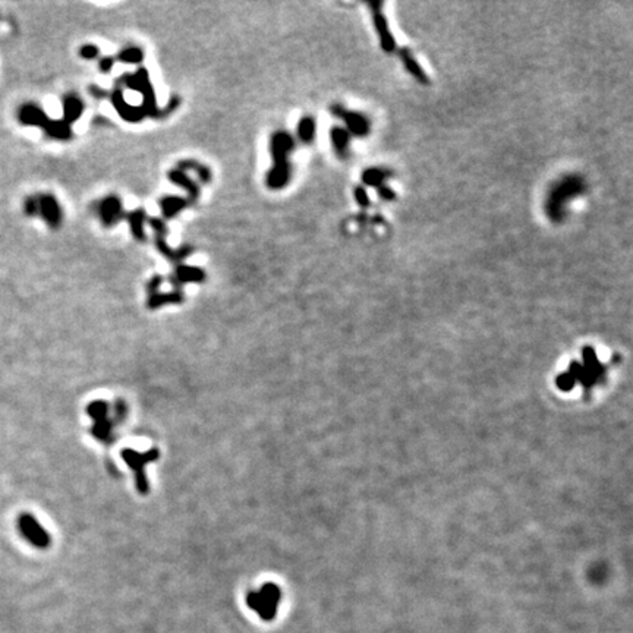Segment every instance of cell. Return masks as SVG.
<instances>
[{
    "instance_id": "1",
    "label": "cell",
    "mask_w": 633,
    "mask_h": 633,
    "mask_svg": "<svg viewBox=\"0 0 633 633\" xmlns=\"http://www.w3.org/2000/svg\"><path fill=\"white\" fill-rule=\"evenodd\" d=\"M295 148V141L284 131H277L270 138V154L273 158L271 170H268L266 182L270 190H282L291 181L289 153Z\"/></svg>"
},
{
    "instance_id": "2",
    "label": "cell",
    "mask_w": 633,
    "mask_h": 633,
    "mask_svg": "<svg viewBox=\"0 0 633 633\" xmlns=\"http://www.w3.org/2000/svg\"><path fill=\"white\" fill-rule=\"evenodd\" d=\"M585 192V181L578 175H569L553 185L547 195L545 211L553 222H562L565 219V210L572 198Z\"/></svg>"
},
{
    "instance_id": "3",
    "label": "cell",
    "mask_w": 633,
    "mask_h": 633,
    "mask_svg": "<svg viewBox=\"0 0 633 633\" xmlns=\"http://www.w3.org/2000/svg\"><path fill=\"white\" fill-rule=\"evenodd\" d=\"M282 601V591L276 584L267 582L260 589L247 594V606L264 622L275 620Z\"/></svg>"
},
{
    "instance_id": "4",
    "label": "cell",
    "mask_w": 633,
    "mask_h": 633,
    "mask_svg": "<svg viewBox=\"0 0 633 633\" xmlns=\"http://www.w3.org/2000/svg\"><path fill=\"white\" fill-rule=\"evenodd\" d=\"M122 84H125L126 87L132 89L135 91H139L142 94V109L146 112V114H150V116H157L160 110L157 107L155 103V96H154V89L150 82L148 72L146 69H138L137 74L134 75H125L121 79Z\"/></svg>"
},
{
    "instance_id": "5",
    "label": "cell",
    "mask_w": 633,
    "mask_h": 633,
    "mask_svg": "<svg viewBox=\"0 0 633 633\" xmlns=\"http://www.w3.org/2000/svg\"><path fill=\"white\" fill-rule=\"evenodd\" d=\"M122 457L126 462V465L131 466L135 472V481H137L138 491L141 494H147L148 482H147V475H146V465H148L158 459V450L153 449V450H148L147 453H139V452H135L131 449H125L122 452Z\"/></svg>"
},
{
    "instance_id": "6",
    "label": "cell",
    "mask_w": 633,
    "mask_h": 633,
    "mask_svg": "<svg viewBox=\"0 0 633 633\" xmlns=\"http://www.w3.org/2000/svg\"><path fill=\"white\" fill-rule=\"evenodd\" d=\"M89 415L91 416V420L94 421L93 425V436L98 438L100 441H110L113 437V427L114 421L110 418L109 415V405L103 400H97L93 402V404L87 409Z\"/></svg>"
},
{
    "instance_id": "7",
    "label": "cell",
    "mask_w": 633,
    "mask_h": 633,
    "mask_svg": "<svg viewBox=\"0 0 633 633\" xmlns=\"http://www.w3.org/2000/svg\"><path fill=\"white\" fill-rule=\"evenodd\" d=\"M18 529L21 535L37 549H46L50 545L49 532L30 513H22L18 519Z\"/></svg>"
},
{
    "instance_id": "8",
    "label": "cell",
    "mask_w": 633,
    "mask_h": 633,
    "mask_svg": "<svg viewBox=\"0 0 633 633\" xmlns=\"http://www.w3.org/2000/svg\"><path fill=\"white\" fill-rule=\"evenodd\" d=\"M368 6L371 8L372 22H374V26H376V30H377V33L380 36V43H381L383 50L387 52V53L395 52L396 41H395V38L392 36L390 28H388V22H387L386 17L383 15V12H381L383 2H369Z\"/></svg>"
},
{
    "instance_id": "9",
    "label": "cell",
    "mask_w": 633,
    "mask_h": 633,
    "mask_svg": "<svg viewBox=\"0 0 633 633\" xmlns=\"http://www.w3.org/2000/svg\"><path fill=\"white\" fill-rule=\"evenodd\" d=\"M97 214L106 227H112L123 218V206L119 197L107 195L97 204Z\"/></svg>"
},
{
    "instance_id": "10",
    "label": "cell",
    "mask_w": 633,
    "mask_h": 633,
    "mask_svg": "<svg viewBox=\"0 0 633 633\" xmlns=\"http://www.w3.org/2000/svg\"><path fill=\"white\" fill-rule=\"evenodd\" d=\"M332 112L336 114L337 118L343 119L344 123H346L349 134L356 135V137H365L369 132V122L365 116H363L361 113L356 112H348L344 110L342 106L335 105L332 107Z\"/></svg>"
},
{
    "instance_id": "11",
    "label": "cell",
    "mask_w": 633,
    "mask_h": 633,
    "mask_svg": "<svg viewBox=\"0 0 633 633\" xmlns=\"http://www.w3.org/2000/svg\"><path fill=\"white\" fill-rule=\"evenodd\" d=\"M110 98H112V103H113L114 109L118 110V113L121 114L122 119H125L128 122H139V121L144 119V116H146V112H144L142 106L141 107H134V106L126 103V100H125L123 93H122L121 89H114L110 93Z\"/></svg>"
},
{
    "instance_id": "12",
    "label": "cell",
    "mask_w": 633,
    "mask_h": 633,
    "mask_svg": "<svg viewBox=\"0 0 633 633\" xmlns=\"http://www.w3.org/2000/svg\"><path fill=\"white\" fill-rule=\"evenodd\" d=\"M170 279L175 286H181L185 283H203L206 279V273L203 268L179 264Z\"/></svg>"
},
{
    "instance_id": "13",
    "label": "cell",
    "mask_w": 633,
    "mask_h": 633,
    "mask_svg": "<svg viewBox=\"0 0 633 633\" xmlns=\"http://www.w3.org/2000/svg\"><path fill=\"white\" fill-rule=\"evenodd\" d=\"M167 178L170 182H174L175 185H179L182 186V188L188 192V197H190V203H194V201H197L199 198V188H198V185L185 174L183 170H179V169H174V170H170L169 174H167Z\"/></svg>"
},
{
    "instance_id": "14",
    "label": "cell",
    "mask_w": 633,
    "mask_h": 633,
    "mask_svg": "<svg viewBox=\"0 0 633 633\" xmlns=\"http://www.w3.org/2000/svg\"><path fill=\"white\" fill-rule=\"evenodd\" d=\"M158 206H160L163 218L166 220H170V219H174L176 214H179L185 207H188L190 203H188V199H185V198L167 195L158 201Z\"/></svg>"
},
{
    "instance_id": "15",
    "label": "cell",
    "mask_w": 633,
    "mask_h": 633,
    "mask_svg": "<svg viewBox=\"0 0 633 633\" xmlns=\"http://www.w3.org/2000/svg\"><path fill=\"white\" fill-rule=\"evenodd\" d=\"M147 222V214L144 211V208H137L128 214V224L129 229H131V234L137 241H146V232H144V224Z\"/></svg>"
},
{
    "instance_id": "16",
    "label": "cell",
    "mask_w": 633,
    "mask_h": 633,
    "mask_svg": "<svg viewBox=\"0 0 633 633\" xmlns=\"http://www.w3.org/2000/svg\"><path fill=\"white\" fill-rule=\"evenodd\" d=\"M40 204H41L43 215H45V219L49 222V224H52V226L61 224L62 211H61L59 204H57V201L52 195L43 197L41 201H40Z\"/></svg>"
},
{
    "instance_id": "17",
    "label": "cell",
    "mask_w": 633,
    "mask_h": 633,
    "mask_svg": "<svg viewBox=\"0 0 633 633\" xmlns=\"http://www.w3.org/2000/svg\"><path fill=\"white\" fill-rule=\"evenodd\" d=\"M183 300V293L181 289L178 291H171L169 293H160V292H154L148 295V308L155 310L160 308L166 304H179V302Z\"/></svg>"
},
{
    "instance_id": "18",
    "label": "cell",
    "mask_w": 633,
    "mask_h": 633,
    "mask_svg": "<svg viewBox=\"0 0 633 633\" xmlns=\"http://www.w3.org/2000/svg\"><path fill=\"white\" fill-rule=\"evenodd\" d=\"M399 54H400L402 62H404V65L408 69L409 74L412 77H415L416 79H418L421 84H428L427 74L424 72V69L420 66V63L413 59V56L411 54V52L408 49H402L399 52Z\"/></svg>"
},
{
    "instance_id": "19",
    "label": "cell",
    "mask_w": 633,
    "mask_h": 633,
    "mask_svg": "<svg viewBox=\"0 0 633 633\" xmlns=\"http://www.w3.org/2000/svg\"><path fill=\"white\" fill-rule=\"evenodd\" d=\"M63 113L66 123L78 121L81 114L84 113V102L77 96H68L63 103Z\"/></svg>"
},
{
    "instance_id": "20",
    "label": "cell",
    "mask_w": 633,
    "mask_h": 633,
    "mask_svg": "<svg viewBox=\"0 0 633 633\" xmlns=\"http://www.w3.org/2000/svg\"><path fill=\"white\" fill-rule=\"evenodd\" d=\"M330 135H332V142H333V147H335L336 153L340 157L346 155L348 154V148H349V132H348V129H344L342 126H333Z\"/></svg>"
},
{
    "instance_id": "21",
    "label": "cell",
    "mask_w": 633,
    "mask_h": 633,
    "mask_svg": "<svg viewBox=\"0 0 633 633\" xmlns=\"http://www.w3.org/2000/svg\"><path fill=\"white\" fill-rule=\"evenodd\" d=\"M316 123L312 116H304L298 123V137L302 142L311 144L315 138Z\"/></svg>"
},
{
    "instance_id": "22",
    "label": "cell",
    "mask_w": 633,
    "mask_h": 633,
    "mask_svg": "<svg viewBox=\"0 0 633 633\" xmlns=\"http://www.w3.org/2000/svg\"><path fill=\"white\" fill-rule=\"evenodd\" d=\"M176 169L183 170V171H185V170H195V171H197V175H198V178H199V181L203 182V183L211 182V178H213V176H211V170H210L207 166L201 165V163H198V162H194V160H182V162L178 163V167H176Z\"/></svg>"
},
{
    "instance_id": "23",
    "label": "cell",
    "mask_w": 633,
    "mask_h": 633,
    "mask_svg": "<svg viewBox=\"0 0 633 633\" xmlns=\"http://www.w3.org/2000/svg\"><path fill=\"white\" fill-rule=\"evenodd\" d=\"M144 59V53L139 47L137 46H129V47H125L122 49L119 53H118V61L119 62H123V63H131V65H135V63H139L142 62Z\"/></svg>"
},
{
    "instance_id": "24",
    "label": "cell",
    "mask_w": 633,
    "mask_h": 633,
    "mask_svg": "<svg viewBox=\"0 0 633 633\" xmlns=\"http://www.w3.org/2000/svg\"><path fill=\"white\" fill-rule=\"evenodd\" d=\"M387 178L386 171L381 169H367L363 171V182L368 186H374V188H379V186L384 185V179Z\"/></svg>"
},
{
    "instance_id": "25",
    "label": "cell",
    "mask_w": 633,
    "mask_h": 633,
    "mask_svg": "<svg viewBox=\"0 0 633 633\" xmlns=\"http://www.w3.org/2000/svg\"><path fill=\"white\" fill-rule=\"evenodd\" d=\"M79 54H81V57H84V59L93 61L98 56V47L96 45H84L79 49Z\"/></svg>"
},
{
    "instance_id": "26",
    "label": "cell",
    "mask_w": 633,
    "mask_h": 633,
    "mask_svg": "<svg viewBox=\"0 0 633 633\" xmlns=\"http://www.w3.org/2000/svg\"><path fill=\"white\" fill-rule=\"evenodd\" d=\"M355 198L358 201V204L361 207H368L369 206V198L367 191L363 188V186H356L355 188Z\"/></svg>"
},
{
    "instance_id": "27",
    "label": "cell",
    "mask_w": 633,
    "mask_h": 633,
    "mask_svg": "<svg viewBox=\"0 0 633 633\" xmlns=\"http://www.w3.org/2000/svg\"><path fill=\"white\" fill-rule=\"evenodd\" d=\"M114 65V59L112 56H106V57H102V59H100V63H98V68L102 72H105V74H107V72L112 70Z\"/></svg>"
},
{
    "instance_id": "28",
    "label": "cell",
    "mask_w": 633,
    "mask_h": 633,
    "mask_svg": "<svg viewBox=\"0 0 633 633\" xmlns=\"http://www.w3.org/2000/svg\"><path fill=\"white\" fill-rule=\"evenodd\" d=\"M377 190H379V194H380V197H381L383 199H386V201H393V199L396 198V194H395V192H393V191H392L390 188H388V186H386V185H381V186H379V188H377Z\"/></svg>"
},
{
    "instance_id": "29",
    "label": "cell",
    "mask_w": 633,
    "mask_h": 633,
    "mask_svg": "<svg viewBox=\"0 0 633 633\" xmlns=\"http://www.w3.org/2000/svg\"><path fill=\"white\" fill-rule=\"evenodd\" d=\"M162 283H163V279H162L160 276H154V277L148 282V284H147L148 295H150V293H154V292H158V287L162 286Z\"/></svg>"
},
{
    "instance_id": "30",
    "label": "cell",
    "mask_w": 633,
    "mask_h": 633,
    "mask_svg": "<svg viewBox=\"0 0 633 633\" xmlns=\"http://www.w3.org/2000/svg\"><path fill=\"white\" fill-rule=\"evenodd\" d=\"M90 93H91V96L96 97V98H106V97L110 94V93H107V91H105V90H100L98 87H91V89H90Z\"/></svg>"
}]
</instances>
